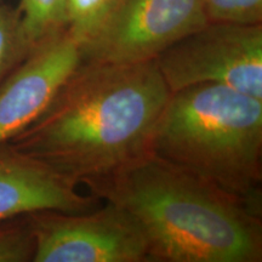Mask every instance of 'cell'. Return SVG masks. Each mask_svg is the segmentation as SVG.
<instances>
[{
  "mask_svg": "<svg viewBox=\"0 0 262 262\" xmlns=\"http://www.w3.org/2000/svg\"><path fill=\"white\" fill-rule=\"evenodd\" d=\"M149 150L261 209L262 100L220 84L171 93Z\"/></svg>",
  "mask_w": 262,
  "mask_h": 262,
  "instance_id": "obj_3",
  "label": "cell"
},
{
  "mask_svg": "<svg viewBox=\"0 0 262 262\" xmlns=\"http://www.w3.org/2000/svg\"><path fill=\"white\" fill-rule=\"evenodd\" d=\"M81 61V48L66 29L29 52L0 86V143L41 116Z\"/></svg>",
  "mask_w": 262,
  "mask_h": 262,
  "instance_id": "obj_7",
  "label": "cell"
},
{
  "mask_svg": "<svg viewBox=\"0 0 262 262\" xmlns=\"http://www.w3.org/2000/svg\"><path fill=\"white\" fill-rule=\"evenodd\" d=\"M208 22L262 25V0H202Z\"/></svg>",
  "mask_w": 262,
  "mask_h": 262,
  "instance_id": "obj_13",
  "label": "cell"
},
{
  "mask_svg": "<svg viewBox=\"0 0 262 262\" xmlns=\"http://www.w3.org/2000/svg\"><path fill=\"white\" fill-rule=\"evenodd\" d=\"M206 24L202 0H119L81 56L117 64L155 61Z\"/></svg>",
  "mask_w": 262,
  "mask_h": 262,
  "instance_id": "obj_6",
  "label": "cell"
},
{
  "mask_svg": "<svg viewBox=\"0 0 262 262\" xmlns=\"http://www.w3.org/2000/svg\"><path fill=\"white\" fill-rule=\"evenodd\" d=\"M81 185L135 219L148 261H262L261 209L150 150Z\"/></svg>",
  "mask_w": 262,
  "mask_h": 262,
  "instance_id": "obj_2",
  "label": "cell"
},
{
  "mask_svg": "<svg viewBox=\"0 0 262 262\" xmlns=\"http://www.w3.org/2000/svg\"><path fill=\"white\" fill-rule=\"evenodd\" d=\"M17 6L0 3V86L29 55L21 35Z\"/></svg>",
  "mask_w": 262,
  "mask_h": 262,
  "instance_id": "obj_11",
  "label": "cell"
},
{
  "mask_svg": "<svg viewBox=\"0 0 262 262\" xmlns=\"http://www.w3.org/2000/svg\"><path fill=\"white\" fill-rule=\"evenodd\" d=\"M34 237L28 215L0 221V262H33Z\"/></svg>",
  "mask_w": 262,
  "mask_h": 262,
  "instance_id": "obj_12",
  "label": "cell"
},
{
  "mask_svg": "<svg viewBox=\"0 0 262 262\" xmlns=\"http://www.w3.org/2000/svg\"><path fill=\"white\" fill-rule=\"evenodd\" d=\"M21 35L29 51L66 29V0H19Z\"/></svg>",
  "mask_w": 262,
  "mask_h": 262,
  "instance_id": "obj_9",
  "label": "cell"
},
{
  "mask_svg": "<svg viewBox=\"0 0 262 262\" xmlns=\"http://www.w3.org/2000/svg\"><path fill=\"white\" fill-rule=\"evenodd\" d=\"M155 62L170 93L220 84L262 100V25L208 22Z\"/></svg>",
  "mask_w": 262,
  "mask_h": 262,
  "instance_id": "obj_4",
  "label": "cell"
},
{
  "mask_svg": "<svg viewBox=\"0 0 262 262\" xmlns=\"http://www.w3.org/2000/svg\"><path fill=\"white\" fill-rule=\"evenodd\" d=\"M33 262H145L148 245L126 210L104 202L88 212L37 211L28 215Z\"/></svg>",
  "mask_w": 262,
  "mask_h": 262,
  "instance_id": "obj_5",
  "label": "cell"
},
{
  "mask_svg": "<svg viewBox=\"0 0 262 262\" xmlns=\"http://www.w3.org/2000/svg\"><path fill=\"white\" fill-rule=\"evenodd\" d=\"M170 91L155 61L84 62L10 142L81 185L149 152Z\"/></svg>",
  "mask_w": 262,
  "mask_h": 262,
  "instance_id": "obj_1",
  "label": "cell"
},
{
  "mask_svg": "<svg viewBox=\"0 0 262 262\" xmlns=\"http://www.w3.org/2000/svg\"><path fill=\"white\" fill-rule=\"evenodd\" d=\"M0 3H2V0H0Z\"/></svg>",
  "mask_w": 262,
  "mask_h": 262,
  "instance_id": "obj_14",
  "label": "cell"
},
{
  "mask_svg": "<svg viewBox=\"0 0 262 262\" xmlns=\"http://www.w3.org/2000/svg\"><path fill=\"white\" fill-rule=\"evenodd\" d=\"M119 0H66V31L83 49L100 31Z\"/></svg>",
  "mask_w": 262,
  "mask_h": 262,
  "instance_id": "obj_10",
  "label": "cell"
},
{
  "mask_svg": "<svg viewBox=\"0 0 262 262\" xmlns=\"http://www.w3.org/2000/svg\"><path fill=\"white\" fill-rule=\"evenodd\" d=\"M101 199L84 194L79 185L11 142L0 143V221L37 211L88 212Z\"/></svg>",
  "mask_w": 262,
  "mask_h": 262,
  "instance_id": "obj_8",
  "label": "cell"
}]
</instances>
